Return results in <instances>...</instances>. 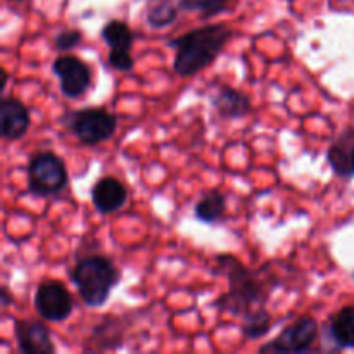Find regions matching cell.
<instances>
[{"mask_svg":"<svg viewBox=\"0 0 354 354\" xmlns=\"http://www.w3.org/2000/svg\"><path fill=\"white\" fill-rule=\"evenodd\" d=\"M232 37L234 30L227 24H206L173 38L168 41L176 50L173 69L182 78L197 75L220 57Z\"/></svg>","mask_w":354,"mask_h":354,"instance_id":"6da1fadb","label":"cell"},{"mask_svg":"<svg viewBox=\"0 0 354 354\" xmlns=\"http://www.w3.org/2000/svg\"><path fill=\"white\" fill-rule=\"evenodd\" d=\"M216 272L223 273L228 280V290L214 303L218 310L244 317L265 306L273 286L263 280L259 273L245 268L232 254L216 256Z\"/></svg>","mask_w":354,"mask_h":354,"instance_id":"7a4b0ae2","label":"cell"},{"mask_svg":"<svg viewBox=\"0 0 354 354\" xmlns=\"http://www.w3.org/2000/svg\"><path fill=\"white\" fill-rule=\"evenodd\" d=\"M69 279L86 306L100 308L120 283L121 273L106 256H88L73 266Z\"/></svg>","mask_w":354,"mask_h":354,"instance_id":"3957f363","label":"cell"},{"mask_svg":"<svg viewBox=\"0 0 354 354\" xmlns=\"http://www.w3.org/2000/svg\"><path fill=\"white\" fill-rule=\"evenodd\" d=\"M61 123L69 133L75 135L83 145H99L114 137L118 118L104 107H85L62 114Z\"/></svg>","mask_w":354,"mask_h":354,"instance_id":"277c9868","label":"cell"},{"mask_svg":"<svg viewBox=\"0 0 354 354\" xmlns=\"http://www.w3.org/2000/svg\"><path fill=\"white\" fill-rule=\"evenodd\" d=\"M68 185L66 165L54 152H37L28 162V192L35 197H54Z\"/></svg>","mask_w":354,"mask_h":354,"instance_id":"5b68a950","label":"cell"},{"mask_svg":"<svg viewBox=\"0 0 354 354\" xmlns=\"http://www.w3.org/2000/svg\"><path fill=\"white\" fill-rule=\"evenodd\" d=\"M318 322L313 317H299L287 325L273 341L259 348V353H306L317 342Z\"/></svg>","mask_w":354,"mask_h":354,"instance_id":"8992f818","label":"cell"},{"mask_svg":"<svg viewBox=\"0 0 354 354\" xmlns=\"http://www.w3.org/2000/svg\"><path fill=\"white\" fill-rule=\"evenodd\" d=\"M35 310L47 322H64L73 313V296L59 280H45L35 292Z\"/></svg>","mask_w":354,"mask_h":354,"instance_id":"52a82bcc","label":"cell"},{"mask_svg":"<svg viewBox=\"0 0 354 354\" xmlns=\"http://www.w3.org/2000/svg\"><path fill=\"white\" fill-rule=\"evenodd\" d=\"M52 71L61 83L62 95L68 99H78L88 92L92 85V69L76 55L66 54L52 62Z\"/></svg>","mask_w":354,"mask_h":354,"instance_id":"ba28073f","label":"cell"},{"mask_svg":"<svg viewBox=\"0 0 354 354\" xmlns=\"http://www.w3.org/2000/svg\"><path fill=\"white\" fill-rule=\"evenodd\" d=\"M17 349L21 354H54L55 346L52 342L50 330L45 324L37 320L14 322Z\"/></svg>","mask_w":354,"mask_h":354,"instance_id":"9c48e42d","label":"cell"},{"mask_svg":"<svg viewBox=\"0 0 354 354\" xmlns=\"http://www.w3.org/2000/svg\"><path fill=\"white\" fill-rule=\"evenodd\" d=\"M30 111L16 97L0 100V133L6 140H19L30 128Z\"/></svg>","mask_w":354,"mask_h":354,"instance_id":"30bf717a","label":"cell"},{"mask_svg":"<svg viewBox=\"0 0 354 354\" xmlns=\"http://www.w3.org/2000/svg\"><path fill=\"white\" fill-rule=\"evenodd\" d=\"M128 201V189L114 176H104L92 187V203L100 214L120 211Z\"/></svg>","mask_w":354,"mask_h":354,"instance_id":"8fae6325","label":"cell"},{"mask_svg":"<svg viewBox=\"0 0 354 354\" xmlns=\"http://www.w3.org/2000/svg\"><path fill=\"white\" fill-rule=\"evenodd\" d=\"M211 104L223 120H241L251 113V99L234 86L221 85L211 95Z\"/></svg>","mask_w":354,"mask_h":354,"instance_id":"7c38bea8","label":"cell"},{"mask_svg":"<svg viewBox=\"0 0 354 354\" xmlns=\"http://www.w3.org/2000/svg\"><path fill=\"white\" fill-rule=\"evenodd\" d=\"M327 334L335 349H354V306L342 308L328 318Z\"/></svg>","mask_w":354,"mask_h":354,"instance_id":"4fadbf2b","label":"cell"},{"mask_svg":"<svg viewBox=\"0 0 354 354\" xmlns=\"http://www.w3.org/2000/svg\"><path fill=\"white\" fill-rule=\"evenodd\" d=\"M354 147V130H346L334 144L328 147L327 161L335 175L339 176H353L351 168V152Z\"/></svg>","mask_w":354,"mask_h":354,"instance_id":"5bb4252c","label":"cell"},{"mask_svg":"<svg viewBox=\"0 0 354 354\" xmlns=\"http://www.w3.org/2000/svg\"><path fill=\"white\" fill-rule=\"evenodd\" d=\"M100 37L109 47V52H130L133 47V31L121 19L107 21L100 31Z\"/></svg>","mask_w":354,"mask_h":354,"instance_id":"9a60e30c","label":"cell"},{"mask_svg":"<svg viewBox=\"0 0 354 354\" xmlns=\"http://www.w3.org/2000/svg\"><path fill=\"white\" fill-rule=\"evenodd\" d=\"M227 214V199L220 190L207 192L194 207V216L203 223H216Z\"/></svg>","mask_w":354,"mask_h":354,"instance_id":"2e32d148","label":"cell"},{"mask_svg":"<svg viewBox=\"0 0 354 354\" xmlns=\"http://www.w3.org/2000/svg\"><path fill=\"white\" fill-rule=\"evenodd\" d=\"M88 342L92 349L97 351H109L121 346V324L118 318H107L104 324L97 325L90 335Z\"/></svg>","mask_w":354,"mask_h":354,"instance_id":"e0dca14e","label":"cell"},{"mask_svg":"<svg viewBox=\"0 0 354 354\" xmlns=\"http://www.w3.org/2000/svg\"><path fill=\"white\" fill-rule=\"evenodd\" d=\"M272 315L265 310V306L244 315V324H242V335L248 341H258L265 337L272 330Z\"/></svg>","mask_w":354,"mask_h":354,"instance_id":"ac0fdd59","label":"cell"},{"mask_svg":"<svg viewBox=\"0 0 354 354\" xmlns=\"http://www.w3.org/2000/svg\"><path fill=\"white\" fill-rule=\"evenodd\" d=\"M180 10L187 12H199L201 19L207 21L227 12L232 7V0H178L176 2Z\"/></svg>","mask_w":354,"mask_h":354,"instance_id":"d6986e66","label":"cell"},{"mask_svg":"<svg viewBox=\"0 0 354 354\" xmlns=\"http://www.w3.org/2000/svg\"><path fill=\"white\" fill-rule=\"evenodd\" d=\"M178 6H173L169 2H162L158 3V6L151 7L147 10V16H145V21L151 28L154 30H162V28L169 26L176 21L178 17Z\"/></svg>","mask_w":354,"mask_h":354,"instance_id":"ffe728a7","label":"cell"},{"mask_svg":"<svg viewBox=\"0 0 354 354\" xmlns=\"http://www.w3.org/2000/svg\"><path fill=\"white\" fill-rule=\"evenodd\" d=\"M82 31L78 30H62L55 35L54 45L57 50H73L75 47H78L82 44Z\"/></svg>","mask_w":354,"mask_h":354,"instance_id":"44dd1931","label":"cell"},{"mask_svg":"<svg viewBox=\"0 0 354 354\" xmlns=\"http://www.w3.org/2000/svg\"><path fill=\"white\" fill-rule=\"evenodd\" d=\"M109 64L118 71H131L135 61L130 52H109Z\"/></svg>","mask_w":354,"mask_h":354,"instance_id":"7402d4cb","label":"cell"},{"mask_svg":"<svg viewBox=\"0 0 354 354\" xmlns=\"http://www.w3.org/2000/svg\"><path fill=\"white\" fill-rule=\"evenodd\" d=\"M0 303H2V308H9L10 304L14 303L12 296H10V292L7 287H2V290H0Z\"/></svg>","mask_w":354,"mask_h":354,"instance_id":"603a6c76","label":"cell"},{"mask_svg":"<svg viewBox=\"0 0 354 354\" xmlns=\"http://www.w3.org/2000/svg\"><path fill=\"white\" fill-rule=\"evenodd\" d=\"M351 168H353V176H354V147H353V152H351Z\"/></svg>","mask_w":354,"mask_h":354,"instance_id":"cb8c5ba5","label":"cell"},{"mask_svg":"<svg viewBox=\"0 0 354 354\" xmlns=\"http://www.w3.org/2000/svg\"><path fill=\"white\" fill-rule=\"evenodd\" d=\"M16 2H23V0H16Z\"/></svg>","mask_w":354,"mask_h":354,"instance_id":"d4e9b609","label":"cell"},{"mask_svg":"<svg viewBox=\"0 0 354 354\" xmlns=\"http://www.w3.org/2000/svg\"><path fill=\"white\" fill-rule=\"evenodd\" d=\"M353 279H354V273H353Z\"/></svg>","mask_w":354,"mask_h":354,"instance_id":"484cf974","label":"cell"}]
</instances>
